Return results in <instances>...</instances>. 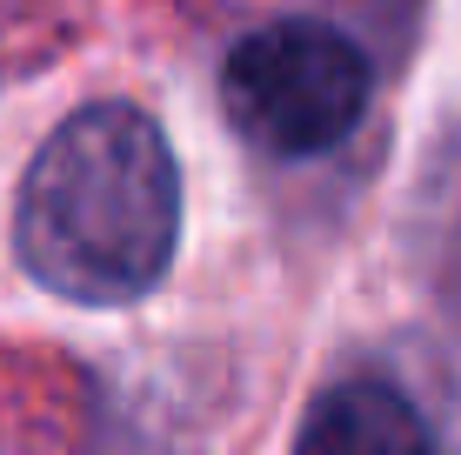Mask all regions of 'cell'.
<instances>
[{
	"label": "cell",
	"mask_w": 461,
	"mask_h": 455,
	"mask_svg": "<svg viewBox=\"0 0 461 455\" xmlns=\"http://www.w3.org/2000/svg\"><path fill=\"white\" fill-rule=\"evenodd\" d=\"M375 68L328 21H267L221 60V107L261 154H328L368 114Z\"/></svg>",
	"instance_id": "cell-2"
},
{
	"label": "cell",
	"mask_w": 461,
	"mask_h": 455,
	"mask_svg": "<svg viewBox=\"0 0 461 455\" xmlns=\"http://www.w3.org/2000/svg\"><path fill=\"white\" fill-rule=\"evenodd\" d=\"M294 455H435V429L381 375H348L301 415Z\"/></svg>",
	"instance_id": "cell-3"
},
{
	"label": "cell",
	"mask_w": 461,
	"mask_h": 455,
	"mask_svg": "<svg viewBox=\"0 0 461 455\" xmlns=\"http://www.w3.org/2000/svg\"><path fill=\"white\" fill-rule=\"evenodd\" d=\"M181 255V161L140 101L60 114L14 195V261L74 308H127Z\"/></svg>",
	"instance_id": "cell-1"
}]
</instances>
